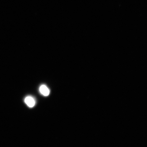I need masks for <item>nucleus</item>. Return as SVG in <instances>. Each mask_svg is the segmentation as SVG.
I'll return each mask as SVG.
<instances>
[{"mask_svg": "<svg viewBox=\"0 0 147 147\" xmlns=\"http://www.w3.org/2000/svg\"><path fill=\"white\" fill-rule=\"evenodd\" d=\"M25 102L30 108H32L35 104V101L34 98L31 96H27L25 100Z\"/></svg>", "mask_w": 147, "mask_h": 147, "instance_id": "f257e3e1", "label": "nucleus"}, {"mask_svg": "<svg viewBox=\"0 0 147 147\" xmlns=\"http://www.w3.org/2000/svg\"><path fill=\"white\" fill-rule=\"evenodd\" d=\"M40 92L43 95L47 96L50 94V90L45 85H42L40 87Z\"/></svg>", "mask_w": 147, "mask_h": 147, "instance_id": "f03ea898", "label": "nucleus"}]
</instances>
